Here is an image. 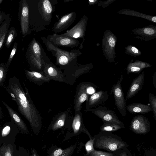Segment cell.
Returning <instances> with one entry per match:
<instances>
[{"mask_svg":"<svg viewBox=\"0 0 156 156\" xmlns=\"http://www.w3.org/2000/svg\"><path fill=\"white\" fill-rule=\"evenodd\" d=\"M108 97L107 92L102 90L99 91L92 94L86 101L85 112H87L89 109L97 107L102 104L108 99Z\"/></svg>","mask_w":156,"mask_h":156,"instance_id":"17","label":"cell"},{"mask_svg":"<svg viewBox=\"0 0 156 156\" xmlns=\"http://www.w3.org/2000/svg\"><path fill=\"white\" fill-rule=\"evenodd\" d=\"M72 107L64 112L57 114L53 118L47 130V132L62 129H66L73 116L71 115Z\"/></svg>","mask_w":156,"mask_h":156,"instance_id":"8","label":"cell"},{"mask_svg":"<svg viewBox=\"0 0 156 156\" xmlns=\"http://www.w3.org/2000/svg\"><path fill=\"white\" fill-rule=\"evenodd\" d=\"M11 130V127L10 124H7L3 128L2 131V135L3 137L9 134Z\"/></svg>","mask_w":156,"mask_h":156,"instance_id":"34","label":"cell"},{"mask_svg":"<svg viewBox=\"0 0 156 156\" xmlns=\"http://www.w3.org/2000/svg\"><path fill=\"white\" fill-rule=\"evenodd\" d=\"M25 72L27 78L30 81L39 86L51 80L42 72L30 71L27 69L25 70Z\"/></svg>","mask_w":156,"mask_h":156,"instance_id":"21","label":"cell"},{"mask_svg":"<svg viewBox=\"0 0 156 156\" xmlns=\"http://www.w3.org/2000/svg\"><path fill=\"white\" fill-rule=\"evenodd\" d=\"M26 56L33 71L39 72H42L46 62L49 59L41 44L35 38L32 39L28 46Z\"/></svg>","mask_w":156,"mask_h":156,"instance_id":"4","label":"cell"},{"mask_svg":"<svg viewBox=\"0 0 156 156\" xmlns=\"http://www.w3.org/2000/svg\"><path fill=\"white\" fill-rule=\"evenodd\" d=\"M76 16V13L74 12L63 16L55 23L53 28V32L58 33L66 30L74 21Z\"/></svg>","mask_w":156,"mask_h":156,"instance_id":"16","label":"cell"},{"mask_svg":"<svg viewBox=\"0 0 156 156\" xmlns=\"http://www.w3.org/2000/svg\"><path fill=\"white\" fill-rule=\"evenodd\" d=\"M77 144L64 149L52 144L47 151L48 156H72L77 147Z\"/></svg>","mask_w":156,"mask_h":156,"instance_id":"19","label":"cell"},{"mask_svg":"<svg viewBox=\"0 0 156 156\" xmlns=\"http://www.w3.org/2000/svg\"><path fill=\"white\" fill-rule=\"evenodd\" d=\"M6 15L1 10L0 8V24H2L4 22L6 18Z\"/></svg>","mask_w":156,"mask_h":156,"instance_id":"35","label":"cell"},{"mask_svg":"<svg viewBox=\"0 0 156 156\" xmlns=\"http://www.w3.org/2000/svg\"><path fill=\"white\" fill-rule=\"evenodd\" d=\"M108 43L109 46L111 47H113L115 45V41L114 39L112 37H110L108 40Z\"/></svg>","mask_w":156,"mask_h":156,"instance_id":"37","label":"cell"},{"mask_svg":"<svg viewBox=\"0 0 156 156\" xmlns=\"http://www.w3.org/2000/svg\"><path fill=\"white\" fill-rule=\"evenodd\" d=\"M114 152L115 156H133L130 151L127 148L118 150Z\"/></svg>","mask_w":156,"mask_h":156,"instance_id":"33","label":"cell"},{"mask_svg":"<svg viewBox=\"0 0 156 156\" xmlns=\"http://www.w3.org/2000/svg\"><path fill=\"white\" fill-rule=\"evenodd\" d=\"M152 20L153 22H154L155 23H156V17L154 16V17H153L152 18Z\"/></svg>","mask_w":156,"mask_h":156,"instance_id":"42","label":"cell"},{"mask_svg":"<svg viewBox=\"0 0 156 156\" xmlns=\"http://www.w3.org/2000/svg\"><path fill=\"white\" fill-rule=\"evenodd\" d=\"M17 35V32L15 28L11 27L9 29L5 41V45L6 47L9 48Z\"/></svg>","mask_w":156,"mask_h":156,"instance_id":"26","label":"cell"},{"mask_svg":"<svg viewBox=\"0 0 156 156\" xmlns=\"http://www.w3.org/2000/svg\"><path fill=\"white\" fill-rule=\"evenodd\" d=\"M123 79V75L122 74L116 83L112 85L111 92L113 94L116 107L121 115L124 117L126 114V101L121 86Z\"/></svg>","mask_w":156,"mask_h":156,"instance_id":"7","label":"cell"},{"mask_svg":"<svg viewBox=\"0 0 156 156\" xmlns=\"http://www.w3.org/2000/svg\"><path fill=\"white\" fill-rule=\"evenodd\" d=\"M73 0H65L64 1V2H69L72 1Z\"/></svg>","mask_w":156,"mask_h":156,"instance_id":"43","label":"cell"},{"mask_svg":"<svg viewBox=\"0 0 156 156\" xmlns=\"http://www.w3.org/2000/svg\"><path fill=\"white\" fill-rule=\"evenodd\" d=\"M149 101L151 105V108L154 115V117L156 120V96L151 93L149 94Z\"/></svg>","mask_w":156,"mask_h":156,"instance_id":"30","label":"cell"},{"mask_svg":"<svg viewBox=\"0 0 156 156\" xmlns=\"http://www.w3.org/2000/svg\"><path fill=\"white\" fill-rule=\"evenodd\" d=\"M3 116V113L2 112V108L0 105V119H2Z\"/></svg>","mask_w":156,"mask_h":156,"instance_id":"41","label":"cell"},{"mask_svg":"<svg viewBox=\"0 0 156 156\" xmlns=\"http://www.w3.org/2000/svg\"><path fill=\"white\" fill-rule=\"evenodd\" d=\"M126 109L132 114H146L152 111L149 105L140 103H134L126 106Z\"/></svg>","mask_w":156,"mask_h":156,"instance_id":"23","label":"cell"},{"mask_svg":"<svg viewBox=\"0 0 156 156\" xmlns=\"http://www.w3.org/2000/svg\"><path fill=\"white\" fill-rule=\"evenodd\" d=\"M145 74L144 72L134 79L127 93L126 99H129L134 97L142 89L144 83Z\"/></svg>","mask_w":156,"mask_h":156,"instance_id":"18","label":"cell"},{"mask_svg":"<svg viewBox=\"0 0 156 156\" xmlns=\"http://www.w3.org/2000/svg\"><path fill=\"white\" fill-rule=\"evenodd\" d=\"M67 133L63 139L65 141L72 137L80 135L82 133L86 134L90 139L93 138L90 133L83 124V114L81 111L75 113L70 120L66 128Z\"/></svg>","mask_w":156,"mask_h":156,"instance_id":"5","label":"cell"},{"mask_svg":"<svg viewBox=\"0 0 156 156\" xmlns=\"http://www.w3.org/2000/svg\"><path fill=\"white\" fill-rule=\"evenodd\" d=\"M18 45V44L17 42H15L14 43L11 52L8 59L6 63L5 64L6 66L8 69L14 55L16 52L17 48Z\"/></svg>","mask_w":156,"mask_h":156,"instance_id":"31","label":"cell"},{"mask_svg":"<svg viewBox=\"0 0 156 156\" xmlns=\"http://www.w3.org/2000/svg\"><path fill=\"white\" fill-rule=\"evenodd\" d=\"M29 16V6L26 0H23L20 10V20L21 33L23 37L30 33Z\"/></svg>","mask_w":156,"mask_h":156,"instance_id":"14","label":"cell"},{"mask_svg":"<svg viewBox=\"0 0 156 156\" xmlns=\"http://www.w3.org/2000/svg\"><path fill=\"white\" fill-rule=\"evenodd\" d=\"M91 68L90 65H81L77 62L64 69L62 73L69 84L73 85L76 79L89 72Z\"/></svg>","mask_w":156,"mask_h":156,"instance_id":"6","label":"cell"},{"mask_svg":"<svg viewBox=\"0 0 156 156\" xmlns=\"http://www.w3.org/2000/svg\"><path fill=\"white\" fill-rule=\"evenodd\" d=\"M145 33L147 34L151 35L154 33V30L150 28H146L144 30Z\"/></svg>","mask_w":156,"mask_h":156,"instance_id":"36","label":"cell"},{"mask_svg":"<svg viewBox=\"0 0 156 156\" xmlns=\"http://www.w3.org/2000/svg\"><path fill=\"white\" fill-rule=\"evenodd\" d=\"M42 72L51 80L69 84L61 69L52 63L50 58L46 62Z\"/></svg>","mask_w":156,"mask_h":156,"instance_id":"10","label":"cell"},{"mask_svg":"<svg viewBox=\"0 0 156 156\" xmlns=\"http://www.w3.org/2000/svg\"><path fill=\"white\" fill-rule=\"evenodd\" d=\"M125 128L123 123L119 124L115 122H103L100 127V132H113Z\"/></svg>","mask_w":156,"mask_h":156,"instance_id":"25","label":"cell"},{"mask_svg":"<svg viewBox=\"0 0 156 156\" xmlns=\"http://www.w3.org/2000/svg\"><path fill=\"white\" fill-rule=\"evenodd\" d=\"M152 80L153 83V84L154 86V87L155 89H156V72L154 73V74L153 76L152 77Z\"/></svg>","mask_w":156,"mask_h":156,"instance_id":"39","label":"cell"},{"mask_svg":"<svg viewBox=\"0 0 156 156\" xmlns=\"http://www.w3.org/2000/svg\"><path fill=\"white\" fill-rule=\"evenodd\" d=\"M41 39L47 50L55 58V64L59 66L61 70L77 62L78 57L82 54L79 50L68 51L61 49L53 45L45 37H41Z\"/></svg>","mask_w":156,"mask_h":156,"instance_id":"2","label":"cell"},{"mask_svg":"<svg viewBox=\"0 0 156 156\" xmlns=\"http://www.w3.org/2000/svg\"><path fill=\"white\" fill-rule=\"evenodd\" d=\"M23 88L20 80L13 76L9 80L5 87L7 92L17 105L21 114L28 121L33 132L38 135L42 128L41 115L34 105L27 88L23 83Z\"/></svg>","mask_w":156,"mask_h":156,"instance_id":"1","label":"cell"},{"mask_svg":"<svg viewBox=\"0 0 156 156\" xmlns=\"http://www.w3.org/2000/svg\"><path fill=\"white\" fill-rule=\"evenodd\" d=\"M2 102L7 110L12 120L22 130L28 132V128L19 114L3 101Z\"/></svg>","mask_w":156,"mask_h":156,"instance_id":"22","label":"cell"},{"mask_svg":"<svg viewBox=\"0 0 156 156\" xmlns=\"http://www.w3.org/2000/svg\"><path fill=\"white\" fill-rule=\"evenodd\" d=\"M11 18L9 14L6 15L3 23L0 26V50L5 41L7 33L10 25Z\"/></svg>","mask_w":156,"mask_h":156,"instance_id":"24","label":"cell"},{"mask_svg":"<svg viewBox=\"0 0 156 156\" xmlns=\"http://www.w3.org/2000/svg\"><path fill=\"white\" fill-rule=\"evenodd\" d=\"M38 11L45 21H50L53 11L52 5L49 0H40L38 3Z\"/></svg>","mask_w":156,"mask_h":156,"instance_id":"20","label":"cell"},{"mask_svg":"<svg viewBox=\"0 0 156 156\" xmlns=\"http://www.w3.org/2000/svg\"><path fill=\"white\" fill-rule=\"evenodd\" d=\"M131 50L133 52L135 53H137L138 52V49L134 47H133L132 48Z\"/></svg>","mask_w":156,"mask_h":156,"instance_id":"40","label":"cell"},{"mask_svg":"<svg viewBox=\"0 0 156 156\" xmlns=\"http://www.w3.org/2000/svg\"><path fill=\"white\" fill-rule=\"evenodd\" d=\"M84 156H115L114 152H107L95 150L88 154H85Z\"/></svg>","mask_w":156,"mask_h":156,"instance_id":"29","label":"cell"},{"mask_svg":"<svg viewBox=\"0 0 156 156\" xmlns=\"http://www.w3.org/2000/svg\"><path fill=\"white\" fill-rule=\"evenodd\" d=\"M88 111L91 112L99 117L103 122H112L119 124L123 123L119 119L116 113L108 107L99 106L96 108L90 109Z\"/></svg>","mask_w":156,"mask_h":156,"instance_id":"13","label":"cell"},{"mask_svg":"<svg viewBox=\"0 0 156 156\" xmlns=\"http://www.w3.org/2000/svg\"><path fill=\"white\" fill-rule=\"evenodd\" d=\"M8 69L5 64H0V86L3 87L5 80Z\"/></svg>","mask_w":156,"mask_h":156,"instance_id":"28","label":"cell"},{"mask_svg":"<svg viewBox=\"0 0 156 156\" xmlns=\"http://www.w3.org/2000/svg\"><path fill=\"white\" fill-rule=\"evenodd\" d=\"M91 83L83 82L77 86L74 100V109L75 113L80 112L82 104L87 101L89 98L87 88Z\"/></svg>","mask_w":156,"mask_h":156,"instance_id":"12","label":"cell"},{"mask_svg":"<svg viewBox=\"0 0 156 156\" xmlns=\"http://www.w3.org/2000/svg\"><path fill=\"white\" fill-rule=\"evenodd\" d=\"M94 138L93 137L91 139H89L85 144V147L86 152V154H87L95 150L94 148Z\"/></svg>","mask_w":156,"mask_h":156,"instance_id":"32","label":"cell"},{"mask_svg":"<svg viewBox=\"0 0 156 156\" xmlns=\"http://www.w3.org/2000/svg\"><path fill=\"white\" fill-rule=\"evenodd\" d=\"M29 156H39V155L37 153L36 149L33 148L32 149L31 154Z\"/></svg>","mask_w":156,"mask_h":156,"instance_id":"38","label":"cell"},{"mask_svg":"<svg viewBox=\"0 0 156 156\" xmlns=\"http://www.w3.org/2000/svg\"><path fill=\"white\" fill-rule=\"evenodd\" d=\"M87 22L86 17L84 16L73 27L62 34L74 38H82L84 40Z\"/></svg>","mask_w":156,"mask_h":156,"instance_id":"15","label":"cell"},{"mask_svg":"<svg viewBox=\"0 0 156 156\" xmlns=\"http://www.w3.org/2000/svg\"><path fill=\"white\" fill-rule=\"evenodd\" d=\"M3 0H0V4H1L3 2Z\"/></svg>","mask_w":156,"mask_h":156,"instance_id":"44","label":"cell"},{"mask_svg":"<svg viewBox=\"0 0 156 156\" xmlns=\"http://www.w3.org/2000/svg\"><path fill=\"white\" fill-rule=\"evenodd\" d=\"M130 129L139 134H146L150 131L151 124L148 119L144 116L139 115L135 116L131 120Z\"/></svg>","mask_w":156,"mask_h":156,"instance_id":"9","label":"cell"},{"mask_svg":"<svg viewBox=\"0 0 156 156\" xmlns=\"http://www.w3.org/2000/svg\"><path fill=\"white\" fill-rule=\"evenodd\" d=\"M46 38L53 45L58 47L74 48L77 47L80 44L78 39L64 35L62 34L48 35Z\"/></svg>","mask_w":156,"mask_h":156,"instance_id":"11","label":"cell"},{"mask_svg":"<svg viewBox=\"0 0 156 156\" xmlns=\"http://www.w3.org/2000/svg\"><path fill=\"white\" fill-rule=\"evenodd\" d=\"M93 137L94 147L110 152H114L118 150L127 148L128 146L120 137L111 132H100Z\"/></svg>","mask_w":156,"mask_h":156,"instance_id":"3","label":"cell"},{"mask_svg":"<svg viewBox=\"0 0 156 156\" xmlns=\"http://www.w3.org/2000/svg\"><path fill=\"white\" fill-rule=\"evenodd\" d=\"M0 156H13V146L11 144L4 145L0 147Z\"/></svg>","mask_w":156,"mask_h":156,"instance_id":"27","label":"cell"}]
</instances>
